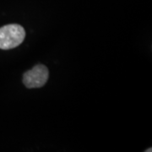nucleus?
I'll list each match as a JSON object with an SVG mask.
<instances>
[{
	"label": "nucleus",
	"instance_id": "nucleus-1",
	"mask_svg": "<svg viewBox=\"0 0 152 152\" xmlns=\"http://www.w3.org/2000/svg\"><path fill=\"white\" fill-rule=\"evenodd\" d=\"M26 38V31L18 24L0 27V49L9 50L17 48Z\"/></svg>",
	"mask_w": 152,
	"mask_h": 152
},
{
	"label": "nucleus",
	"instance_id": "nucleus-2",
	"mask_svg": "<svg viewBox=\"0 0 152 152\" xmlns=\"http://www.w3.org/2000/svg\"><path fill=\"white\" fill-rule=\"evenodd\" d=\"M48 78V69L43 64H37L24 74L23 83L28 89L41 88L45 86Z\"/></svg>",
	"mask_w": 152,
	"mask_h": 152
},
{
	"label": "nucleus",
	"instance_id": "nucleus-3",
	"mask_svg": "<svg viewBox=\"0 0 152 152\" xmlns=\"http://www.w3.org/2000/svg\"><path fill=\"white\" fill-rule=\"evenodd\" d=\"M151 151H152V150H151V148H150V149H149V150H146V151H146V152H149V151H150V152H151Z\"/></svg>",
	"mask_w": 152,
	"mask_h": 152
}]
</instances>
